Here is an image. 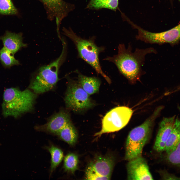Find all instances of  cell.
<instances>
[{
  "instance_id": "1",
  "label": "cell",
  "mask_w": 180,
  "mask_h": 180,
  "mask_svg": "<svg viewBox=\"0 0 180 180\" xmlns=\"http://www.w3.org/2000/svg\"><path fill=\"white\" fill-rule=\"evenodd\" d=\"M156 52L152 47L136 48L133 52L130 44L127 48L124 44H122L118 46L116 54L112 57L108 56L104 60L114 63L120 73L130 81L134 82L139 80L144 73L142 66L144 64L146 55Z\"/></svg>"
},
{
  "instance_id": "2",
  "label": "cell",
  "mask_w": 180,
  "mask_h": 180,
  "mask_svg": "<svg viewBox=\"0 0 180 180\" xmlns=\"http://www.w3.org/2000/svg\"><path fill=\"white\" fill-rule=\"evenodd\" d=\"M36 94L26 89L22 91L16 88H6L3 95L2 114L5 117L16 118L32 110Z\"/></svg>"
},
{
  "instance_id": "3",
  "label": "cell",
  "mask_w": 180,
  "mask_h": 180,
  "mask_svg": "<svg viewBox=\"0 0 180 180\" xmlns=\"http://www.w3.org/2000/svg\"><path fill=\"white\" fill-rule=\"evenodd\" d=\"M157 108L143 123L129 133L126 144L125 159L129 161L141 156L144 146L149 140L155 120L161 110Z\"/></svg>"
},
{
  "instance_id": "4",
  "label": "cell",
  "mask_w": 180,
  "mask_h": 180,
  "mask_svg": "<svg viewBox=\"0 0 180 180\" xmlns=\"http://www.w3.org/2000/svg\"><path fill=\"white\" fill-rule=\"evenodd\" d=\"M63 33L73 42L78 51V56L91 66L98 74H100L109 84L110 78L102 71L99 59V55L104 51V47L98 46L95 42V38H83L77 35L69 28H64Z\"/></svg>"
},
{
  "instance_id": "5",
  "label": "cell",
  "mask_w": 180,
  "mask_h": 180,
  "mask_svg": "<svg viewBox=\"0 0 180 180\" xmlns=\"http://www.w3.org/2000/svg\"><path fill=\"white\" fill-rule=\"evenodd\" d=\"M62 44V51L59 57L50 64L40 67L33 74L29 88L36 94L50 90L58 81L59 70L66 56V43L63 42Z\"/></svg>"
},
{
  "instance_id": "6",
  "label": "cell",
  "mask_w": 180,
  "mask_h": 180,
  "mask_svg": "<svg viewBox=\"0 0 180 180\" xmlns=\"http://www.w3.org/2000/svg\"><path fill=\"white\" fill-rule=\"evenodd\" d=\"M133 113L131 108L126 106H118L112 109L103 118L101 129L94 136H100L104 134L120 130L128 123Z\"/></svg>"
},
{
  "instance_id": "7",
  "label": "cell",
  "mask_w": 180,
  "mask_h": 180,
  "mask_svg": "<svg viewBox=\"0 0 180 180\" xmlns=\"http://www.w3.org/2000/svg\"><path fill=\"white\" fill-rule=\"evenodd\" d=\"M64 100L67 107L76 112L84 111L94 106L89 95L77 81L70 79L69 80Z\"/></svg>"
},
{
  "instance_id": "8",
  "label": "cell",
  "mask_w": 180,
  "mask_h": 180,
  "mask_svg": "<svg viewBox=\"0 0 180 180\" xmlns=\"http://www.w3.org/2000/svg\"><path fill=\"white\" fill-rule=\"evenodd\" d=\"M134 28L138 30L136 38L147 43L162 44L174 43L180 39V23L167 31L160 32H153L144 30L134 24Z\"/></svg>"
},
{
  "instance_id": "9",
  "label": "cell",
  "mask_w": 180,
  "mask_h": 180,
  "mask_svg": "<svg viewBox=\"0 0 180 180\" xmlns=\"http://www.w3.org/2000/svg\"><path fill=\"white\" fill-rule=\"evenodd\" d=\"M41 2L46 10L48 19L55 20L57 31L59 35V28L63 19L74 10V4L63 0H38Z\"/></svg>"
},
{
  "instance_id": "10",
  "label": "cell",
  "mask_w": 180,
  "mask_h": 180,
  "mask_svg": "<svg viewBox=\"0 0 180 180\" xmlns=\"http://www.w3.org/2000/svg\"><path fill=\"white\" fill-rule=\"evenodd\" d=\"M128 180H153L145 159L141 156L128 161L127 166Z\"/></svg>"
},
{
  "instance_id": "11",
  "label": "cell",
  "mask_w": 180,
  "mask_h": 180,
  "mask_svg": "<svg viewBox=\"0 0 180 180\" xmlns=\"http://www.w3.org/2000/svg\"><path fill=\"white\" fill-rule=\"evenodd\" d=\"M70 122V116L68 113L61 111L52 116L46 124L36 126V128L38 130L56 134Z\"/></svg>"
},
{
  "instance_id": "12",
  "label": "cell",
  "mask_w": 180,
  "mask_h": 180,
  "mask_svg": "<svg viewBox=\"0 0 180 180\" xmlns=\"http://www.w3.org/2000/svg\"><path fill=\"white\" fill-rule=\"evenodd\" d=\"M175 118V116L165 118L160 122L154 146L156 151H165L166 142L173 128Z\"/></svg>"
},
{
  "instance_id": "13",
  "label": "cell",
  "mask_w": 180,
  "mask_h": 180,
  "mask_svg": "<svg viewBox=\"0 0 180 180\" xmlns=\"http://www.w3.org/2000/svg\"><path fill=\"white\" fill-rule=\"evenodd\" d=\"M114 165V160L108 156H98L90 162L88 166L98 174L110 179Z\"/></svg>"
},
{
  "instance_id": "14",
  "label": "cell",
  "mask_w": 180,
  "mask_h": 180,
  "mask_svg": "<svg viewBox=\"0 0 180 180\" xmlns=\"http://www.w3.org/2000/svg\"><path fill=\"white\" fill-rule=\"evenodd\" d=\"M22 39V33H16L8 31L0 36L4 47L13 55L21 48L26 46V44L23 42Z\"/></svg>"
},
{
  "instance_id": "15",
  "label": "cell",
  "mask_w": 180,
  "mask_h": 180,
  "mask_svg": "<svg viewBox=\"0 0 180 180\" xmlns=\"http://www.w3.org/2000/svg\"><path fill=\"white\" fill-rule=\"evenodd\" d=\"M78 75V83L89 95L98 92L100 86V82L98 78L94 77H88L84 75L77 72Z\"/></svg>"
},
{
  "instance_id": "16",
  "label": "cell",
  "mask_w": 180,
  "mask_h": 180,
  "mask_svg": "<svg viewBox=\"0 0 180 180\" xmlns=\"http://www.w3.org/2000/svg\"><path fill=\"white\" fill-rule=\"evenodd\" d=\"M180 142V120L175 118L173 127L166 141L165 151L166 154L174 150Z\"/></svg>"
},
{
  "instance_id": "17",
  "label": "cell",
  "mask_w": 180,
  "mask_h": 180,
  "mask_svg": "<svg viewBox=\"0 0 180 180\" xmlns=\"http://www.w3.org/2000/svg\"><path fill=\"white\" fill-rule=\"evenodd\" d=\"M56 134L62 140L70 145H74L77 140V131L71 122L66 125Z\"/></svg>"
},
{
  "instance_id": "18",
  "label": "cell",
  "mask_w": 180,
  "mask_h": 180,
  "mask_svg": "<svg viewBox=\"0 0 180 180\" xmlns=\"http://www.w3.org/2000/svg\"><path fill=\"white\" fill-rule=\"evenodd\" d=\"M118 4V0H90L86 8L95 10L106 8L115 11Z\"/></svg>"
},
{
  "instance_id": "19",
  "label": "cell",
  "mask_w": 180,
  "mask_h": 180,
  "mask_svg": "<svg viewBox=\"0 0 180 180\" xmlns=\"http://www.w3.org/2000/svg\"><path fill=\"white\" fill-rule=\"evenodd\" d=\"M47 148L51 156L50 172L52 173L62 160L63 153L60 148L52 145Z\"/></svg>"
},
{
  "instance_id": "20",
  "label": "cell",
  "mask_w": 180,
  "mask_h": 180,
  "mask_svg": "<svg viewBox=\"0 0 180 180\" xmlns=\"http://www.w3.org/2000/svg\"><path fill=\"white\" fill-rule=\"evenodd\" d=\"M14 55L4 47L0 50V60L4 67L9 68L20 64L19 61L15 58Z\"/></svg>"
},
{
  "instance_id": "21",
  "label": "cell",
  "mask_w": 180,
  "mask_h": 180,
  "mask_svg": "<svg viewBox=\"0 0 180 180\" xmlns=\"http://www.w3.org/2000/svg\"><path fill=\"white\" fill-rule=\"evenodd\" d=\"M78 155L73 153H69L64 158V168L66 172L74 173L78 169Z\"/></svg>"
},
{
  "instance_id": "22",
  "label": "cell",
  "mask_w": 180,
  "mask_h": 180,
  "mask_svg": "<svg viewBox=\"0 0 180 180\" xmlns=\"http://www.w3.org/2000/svg\"><path fill=\"white\" fill-rule=\"evenodd\" d=\"M18 11L11 0H0V14L15 15Z\"/></svg>"
},
{
  "instance_id": "23",
  "label": "cell",
  "mask_w": 180,
  "mask_h": 180,
  "mask_svg": "<svg viewBox=\"0 0 180 180\" xmlns=\"http://www.w3.org/2000/svg\"><path fill=\"white\" fill-rule=\"evenodd\" d=\"M166 154L168 162L173 165L180 166V142L174 150Z\"/></svg>"
},
{
  "instance_id": "24",
  "label": "cell",
  "mask_w": 180,
  "mask_h": 180,
  "mask_svg": "<svg viewBox=\"0 0 180 180\" xmlns=\"http://www.w3.org/2000/svg\"><path fill=\"white\" fill-rule=\"evenodd\" d=\"M86 179L88 180H109L110 178L106 176L100 175L88 166L85 172Z\"/></svg>"
},
{
  "instance_id": "25",
  "label": "cell",
  "mask_w": 180,
  "mask_h": 180,
  "mask_svg": "<svg viewBox=\"0 0 180 180\" xmlns=\"http://www.w3.org/2000/svg\"><path fill=\"white\" fill-rule=\"evenodd\" d=\"M162 178L164 180H180V177L170 174L166 170L162 171L160 172Z\"/></svg>"
},
{
  "instance_id": "26",
  "label": "cell",
  "mask_w": 180,
  "mask_h": 180,
  "mask_svg": "<svg viewBox=\"0 0 180 180\" xmlns=\"http://www.w3.org/2000/svg\"><path fill=\"white\" fill-rule=\"evenodd\" d=\"M178 109H179V110L180 111V106H179V107H178Z\"/></svg>"
},
{
  "instance_id": "27",
  "label": "cell",
  "mask_w": 180,
  "mask_h": 180,
  "mask_svg": "<svg viewBox=\"0 0 180 180\" xmlns=\"http://www.w3.org/2000/svg\"></svg>"
},
{
  "instance_id": "28",
  "label": "cell",
  "mask_w": 180,
  "mask_h": 180,
  "mask_svg": "<svg viewBox=\"0 0 180 180\" xmlns=\"http://www.w3.org/2000/svg\"></svg>"
}]
</instances>
